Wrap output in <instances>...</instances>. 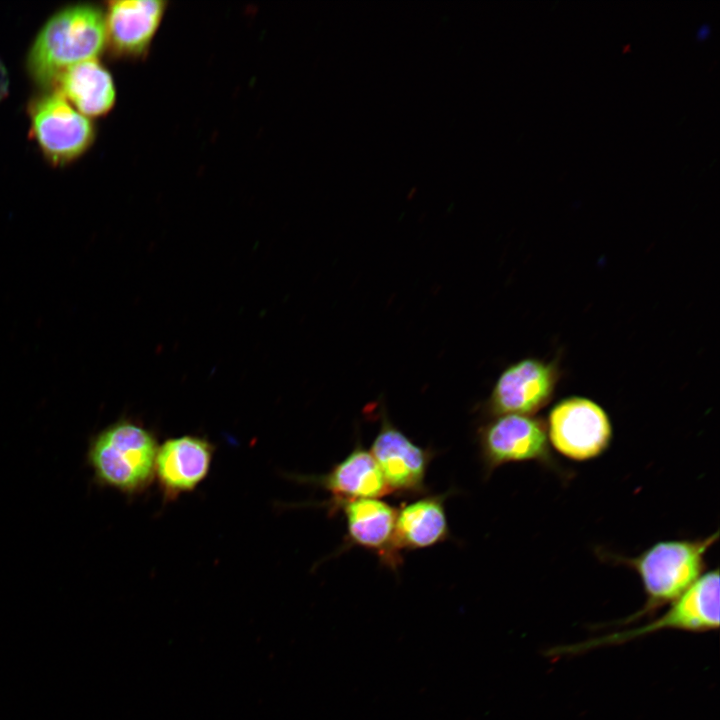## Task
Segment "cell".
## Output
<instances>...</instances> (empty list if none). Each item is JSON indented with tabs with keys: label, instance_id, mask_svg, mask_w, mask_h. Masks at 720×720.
I'll list each match as a JSON object with an SVG mask.
<instances>
[{
	"label": "cell",
	"instance_id": "cell-15",
	"mask_svg": "<svg viewBox=\"0 0 720 720\" xmlns=\"http://www.w3.org/2000/svg\"><path fill=\"white\" fill-rule=\"evenodd\" d=\"M52 87L88 118L107 114L116 100L112 76L97 58L67 68Z\"/></svg>",
	"mask_w": 720,
	"mask_h": 720
},
{
	"label": "cell",
	"instance_id": "cell-9",
	"mask_svg": "<svg viewBox=\"0 0 720 720\" xmlns=\"http://www.w3.org/2000/svg\"><path fill=\"white\" fill-rule=\"evenodd\" d=\"M369 451L391 493L414 496L428 491L425 478L433 451L415 444L386 415Z\"/></svg>",
	"mask_w": 720,
	"mask_h": 720
},
{
	"label": "cell",
	"instance_id": "cell-3",
	"mask_svg": "<svg viewBox=\"0 0 720 720\" xmlns=\"http://www.w3.org/2000/svg\"><path fill=\"white\" fill-rule=\"evenodd\" d=\"M157 451V438L151 430L121 418L91 438L87 461L99 485L135 496L154 480Z\"/></svg>",
	"mask_w": 720,
	"mask_h": 720
},
{
	"label": "cell",
	"instance_id": "cell-6",
	"mask_svg": "<svg viewBox=\"0 0 720 720\" xmlns=\"http://www.w3.org/2000/svg\"><path fill=\"white\" fill-rule=\"evenodd\" d=\"M486 475L498 467L534 461L560 471L548 439L545 422L530 415L506 414L493 417L477 432Z\"/></svg>",
	"mask_w": 720,
	"mask_h": 720
},
{
	"label": "cell",
	"instance_id": "cell-13",
	"mask_svg": "<svg viewBox=\"0 0 720 720\" xmlns=\"http://www.w3.org/2000/svg\"><path fill=\"white\" fill-rule=\"evenodd\" d=\"M306 481L313 482L329 492L332 496L331 504L361 498H380L391 494L375 459L360 443L328 473L306 478Z\"/></svg>",
	"mask_w": 720,
	"mask_h": 720
},
{
	"label": "cell",
	"instance_id": "cell-12",
	"mask_svg": "<svg viewBox=\"0 0 720 720\" xmlns=\"http://www.w3.org/2000/svg\"><path fill=\"white\" fill-rule=\"evenodd\" d=\"M166 9L158 0L108 2L105 16L106 45L121 57L143 56L149 49Z\"/></svg>",
	"mask_w": 720,
	"mask_h": 720
},
{
	"label": "cell",
	"instance_id": "cell-16",
	"mask_svg": "<svg viewBox=\"0 0 720 720\" xmlns=\"http://www.w3.org/2000/svg\"><path fill=\"white\" fill-rule=\"evenodd\" d=\"M9 91V75L8 71L0 60V100L4 99L8 95Z\"/></svg>",
	"mask_w": 720,
	"mask_h": 720
},
{
	"label": "cell",
	"instance_id": "cell-8",
	"mask_svg": "<svg viewBox=\"0 0 720 720\" xmlns=\"http://www.w3.org/2000/svg\"><path fill=\"white\" fill-rule=\"evenodd\" d=\"M556 368L538 359H523L498 377L487 402L492 417L506 414L533 416L551 400L557 384Z\"/></svg>",
	"mask_w": 720,
	"mask_h": 720
},
{
	"label": "cell",
	"instance_id": "cell-5",
	"mask_svg": "<svg viewBox=\"0 0 720 720\" xmlns=\"http://www.w3.org/2000/svg\"><path fill=\"white\" fill-rule=\"evenodd\" d=\"M28 115L30 135L45 159L54 166L79 158L94 142L92 121L56 91L33 98L28 105Z\"/></svg>",
	"mask_w": 720,
	"mask_h": 720
},
{
	"label": "cell",
	"instance_id": "cell-1",
	"mask_svg": "<svg viewBox=\"0 0 720 720\" xmlns=\"http://www.w3.org/2000/svg\"><path fill=\"white\" fill-rule=\"evenodd\" d=\"M718 538L716 530L704 538L661 540L632 557L597 552L602 560L635 571L641 580L645 603L621 623L629 624L650 616L679 598L704 573L706 554Z\"/></svg>",
	"mask_w": 720,
	"mask_h": 720
},
{
	"label": "cell",
	"instance_id": "cell-4",
	"mask_svg": "<svg viewBox=\"0 0 720 720\" xmlns=\"http://www.w3.org/2000/svg\"><path fill=\"white\" fill-rule=\"evenodd\" d=\"M719 569L704 572L670 608L640 627L606 634L584 642L555 647L550 656L576 655L604 646L619 645L661 629L708 632L719 627Z\"/></svg>",
	"mask_w": 720,
	"mask_h": 720
},
{
	"label": "cell",
	"instance_id": "cell-7",
	"mask_svg": "<svg viewBox=\"0 0 720 720\" xmlns=\"http://www.w3.org/2000/svg\"><path fill=\"white\" fill-rule=\"evenodd\" d=\"M545 424L551 447L573 461L601 456L613 439L607 412L586 397L562 399L549 411Z\"/></svg>",
	"mask_w": 720,
	"mask_h": 720
},
{
	"label": "cell",
	"instance_id": "cell-14",
	"mask_svg": "<svg viewBox=\"0 0 720 720\" xmlns=\"http://www.w3.org/2000/svg\"><path fill=\"white\" fill-rule=\"evenodd\" d=\"M446 497L447 493L424 495L397 510L393 545L399 555L404 550L429 548L449 538Z\"/></svg>",
	"mask_w": 720,
	"mask_h": 720
},
{
	"label": "cell",
	"instance_id": "cell-10",
	"mask_svg": "<svg viewBox=\"0 0 720 720\" xmlns=\"http://www.w3.org/2000/svg\"><path fill=\"white\" fill-rule=\"evenodd\" d=\"M213 454L214 445L200 436L165 440L158 447L154 472L164 500L193 491L209 474Z\"/></svg>",
	"mask_w": 720,
	"mask_h": 720
},
{
	"label": "cell",
	"instance_id": "cell-11",
	"mask_svg": "<svg viewBox=\"0 0 720 720\" xmlns=\"http://www.w3.org/2000/svg\"><path fill=\"white\" fill-rule=\"evenodd\" d=\"M342 510L349 544L377 554L385 566L395 570L402 560L393 545L397 509L378 498H361L331 504Z\"/></svg>",
	"mask_w": 720,
	"mask_h": 720
},
{
	"label": "cell",
	"instance_id": "cell-2",
	"mask_svg": "<svg viewBox=\"0 0 720 720\" xmlns=\"http://www.w3.org/2000/svg\"><path fill=\"white\" fill-rule=\"evenodd\" d=\"M106 46L104 13L78 4L58 11L43 25L27 56L32 80L52 87L67 68L97 58Z\"/></svg>",
	"mask_w": 720,
	"mask_h": 720
},
{
	"label": "cell",
	"instance_id": "cell-17",
	"mask_svg": "<svg viewBox=\"0 0 720 720\" xmlns=\"http://www.w3.org/2000/svg\"><path fill=\"white\" fill-rule=\"evenodd\" d=\"M710 33V25L708 23H703L696 32V38L697 40L701 41L704 40Z\"/></svg>",
	"mask_w": 720,
	"mask_h": 720
}]
</instances>
